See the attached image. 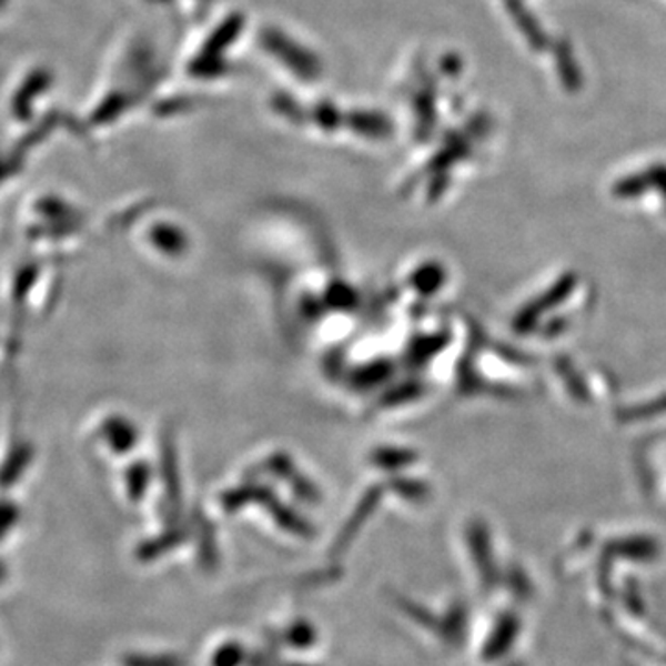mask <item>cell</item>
<instances>
[{
	"label": "cell",
	"instance_id": "6da1fadb",
	"mask_svg": "<svg viewBox=\"0 0 666 666\" xmlns=\"http://www.w3.org/2000/svg\"><path fill=\"white\" fill-rule=\"evenodd\" d=\"M466 609L463 604L450 605L443 620H438L437 633L450 646H460L465 638Z\"/></svg>",
	"mask_w": 666,
	"mask_h": 666
},
{
	"label": "cell",
	"instance_id": "7a4b0ae2",
	"mask_svg": "<svg viewBox=\"0 0 666 666\" xmlns=\"http://www.w3.org/2000/svg\"><path fill=\"white\" fill-rule=\"evenodd\" d=\"M515 618L511 615L502 616L496 627H494L493 635L485 644V648H483L485 659H496L500 655L505 654V649L509 648L511 640L515 637Z\"/></svg>",
	"mask_w": 666,
	"mask_h": 666
},
{
	"label": "cell",
	"instance_id": "3957f363",
	"mask_svg": "<svg viewBox=\"0 0 666 666\" xmlns=\"http://www.w3.org/2000/svg\"><path fill=\"white\" fill-rule=\"evenodd\" d=\"M316 629L311 622L307 620H294L293 624H289L280 635H278V643L287 644L291 648L305 649L315 646L316 643Z\"/></svg>",
	"mask_w": 666,
	"mask_h": 666
},
{
	"label": "cell",
	"instance_id": "277c9868",
	"mask_svg": "<svg viewBox=\"0 0 666 666\" xmlns=\"http://www.w3.org/2000/svg\"><path fill=\"white\" fill-rule=\"evenodd\" d=\"M396 604H398L400 609L404 610L405 616H410L415 624L424 627V629L437 632V616L433 615L432 610L426 609L424 605L418 604L415 599L405 598V596L396 598Z\"/></svg>",
	"mask_w": 666,
	"mask_h": 666
},
{
	"label": "cell",
	"instance_id": "5b68a950",
	"mask_svg": "<svg viewBox=\"0 0 666 666\" xmlns=\"http://www.w3.org/2000/svg\"><path fill=\"white\" fill-rule=\"evenodd\" d=\"M122 666H188L178 655L128 654L122 657Z\"/></svg>",
	"mask_w": 666,
	"mask_h": 666
},
{
	"label": "cell",
	"instance_id": "8992f818",
	"mask_svg": "<svg viewBox=\"0 0 666 666\" xmlns=\"http://www.w3.org/2000/svg\"><path fill=\"white\" fill-rule=\"evenodd\" d=\"M249 654L244 652L243 646L239 643L222 644L221 648L216 649L211 665L213 666H243L246 663Z\"/></svg>",
	"mask_w": 666,
	"mask_h": 666
},
{
	"label": "cell",
	"instance_id": "52a82bcc",
	"mask_svg": "<svg viewBox=\"0 0 666 666\" xmlns=\"http://www.w3.org/2000/svg\"><path fill=\"white\" fill-rule=\"evenodd\" d=\"M244 666H313V665H305V663H294V660L278 659L276 655L272 654V652H265V649H260V652H254V654H249V657H246V663H244Z\"/></svg>",
	"mask_w": 666,
	"mask_h": 666
},
{
	"label": "cell",
	"instance_id": "ba28073f",
	"mask_svg": "<svg viewBox=\"0 0 666 666\" xmlns=\"http://www.w3.org/2000/svg\"><path fill=\"white\" fill-rule=\"evenodd\" d=\"M6 576H8V568H6L4 563L0 561V583L4 582Z\"/></svg>",
	"mask_w": 666,
	"mask_h": 666
}]
</instances>
